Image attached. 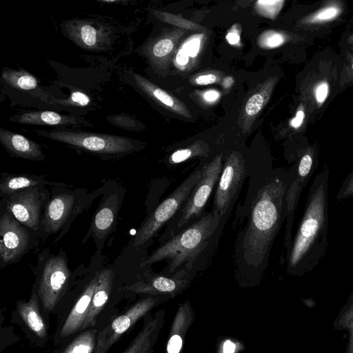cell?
Here are the masks:
<instances>
[{
    "mask_svg": "<svg viewBox=\"0 0 353 353\" xmlns=\"http://www.w3.org/2000/svg\"><path fill=\"white\" fill-rule=\"evenodd\" d=\"M0 142L13 157L30 161L45 160L40 145L23 135L1 128Z\"/></svg>",
    "mask_w": 353,
    "mask_h": 353,
    "instance_id": "cell-19",
    "label": "cell"
},
{
    "mask_svg": "<svg viewBox=\"0 0 353 353\" xmlns=\"http://www.w3.org/2000/svg\"><path fill=\"white\" fill-rule=\"evenodd\" d=\"M57 103L63 105L84 107L89 105L90 98L83 92L74 91L66 100Z\"/></svg>",
    "mask_w": 353,
    "mask_h": 353,
    "instance_id": "cell-32",
    "label": "cell"
},
{
    "mask_svg": "<svg viewBox=\"0 0 353 353\" xmlns=\"http://www.w3.org/2000/svg\"><path fill=\"white\" fill-rule=\"evenodd\" d=\"M261 41L263 46L273 48L282 45L285 42V38L283 34L279 32H268Z\"/></svg>",
    "mask_w": 353,
    "mask_h": 353,
    "instance_id": "cell-33",
    "label": "cell"
},
{
    "mask_svg": "<svg viewBox=\"0 0 353 353\" xmlns=\"http://www.w3.org/2000/svg\"><path fill=\"white\" fill-rule=\"evenodd\" d=\"M220 218L214 211L202 216L155 250L142 263L141 267L168 259L170 270H173L197 256L216 231Z\"/></svg>",
    "mask_w": 353,
    "mask_h": 353,
    "instance_id": "cell-4",
    "label": "cell"
},
{
    "mask_svg": "<svg viewBox=\"0 0 353 353\" xmlns=\"http://www.w3.org/2000/svg\"><path fill=\"white\" fill-rule=\"evenodd\" d=\"M245 174L240 157L231 154L221 171L214 196L213 211L221 217L239 190Z\"/></svg>",
    "mask_w": 353,
    "mask_h": 353,
    "instance_id": "cell-15",
    "label": "cell"
},
{
    "mask_svg": "<svg viewBox=\"0 0 353 353\" xmlns=\"http://www.w3.org/2000/svg\"><path fill=\"white\" fill-rule=\"evenodd\" d=\"M52 141L104 157H121L136 151L137 143L128 137L79 130H36Z\"/></svg>",
    "mask_w": 353,
    "mask_h": 353,
    "instance_id": "cell-6",
    "label": "cell"
},
{
    "mask_svg": "<svg viewBox=\"0 0 353 353\" xmlns=\"http://www.w3.org/2000/svg\"><path fill=\"white\" fill-rule=\"evenodd\" d=\"M284 1H259L256 6L261 14L274 19L281 9Z\"/></svg>",
    "mask_w": 353,
    "mask_h": 353,
    "instance_id": "cell-28",
    "label": "cell"
},
{
    "mask_svg": "<svg viewBox=\"0 0 353 353\" xmlns=\"http://www.w3.org/2000/svg\"><path fill=\"white\" fill-rule=\"evenodd\" d=\"M200 39L194 38L188 42H186L183 46L182 49L191 57H195L199 50L200 47Z\"/></svg>",
    "mask_w": 353,
    "mask_h": 353,
    "instance_id": "cell-36",
    "label": "cell"
},
{
    "mask_svg": "<svg viewBox=\"0 0 353 353\" xmlns=\"http://www.w3.org/2000/svg\"><path fill=\"white\" fill-rule=\"evenodd\" d=\"M71 281L72 272L64 252L44 257L33 288L39 296L41 312L48 324L50 314L62 310Z\"/></svg>",
    "mask_w": 353,
    "mask_h": 353,
    "instance_id": "cell-5",
    "label": "cell"
},
{
    "mask_svg": "<svg viewBox=\"0 0 353 353\" xmlns=\"http://www.w3.org/2000/svg\"><path fill=\"white\" fill-rule=\"evenodd\" d=\"M203 97L206 101H213L219 98V93L215 90H208L204 94Z\"/></svg>",
    "mask_w": 353,
    "mask_h": 353,
    "instance_id": "cell-42",
    "label": "cell"
},
{
    "mask_svg": "<svg viewBox=\"0 0 353 353\" xmlns=\"http://www.w3.org/2000/svg\"><path fill=\"white\" fill-rule=\"evenodd\" d=\"M66 36L76 45L86 50L99 51L110 43V30L93 21L73 19L64 25Z\"/></svg>",
    "mask_w": 353,
    "mask_h": 353,
    "instance_id": "cell-16",
    "label": "cell"
},
{
    "mask_svg": "<svg viewBox=\"0 0 353 353\" xmlns=\"http://www.w3.org/2000/svg\"><path fill=\"white\" fill-rule=\"evenodd\" d=\"M152 298L137 301L98 332L95 353H108L114 344L154 305Z\"/></svg>",
    "mask_w": 353,
    "mask_h": 353,
    "instance_id": "cell-14",
    "label": "cell"
},
{
    "mask_svg": "<svg viewBox=\"0 0 353 353\" xmlns=\"http://www.w3.org/2000/svg\"><path fill=\"white\" fill-rule=\"evenodd\" d=\"M305 117V113L302 110H299L294 119H292L290 125L294 128H298L302 124Z\"/></svg>",
    "mask_w": 353,
    "mask_h": 353,
    "instance_id": "cell-39",
    "label": "cell"
},
{
    "mask_svg": "<svg viewBox=\"0 0 353 353\" xmlns=\"http://www.w3.org/2000/svg\"><path fill=\"white\" fill-rule=\"evenodd\" d=\"M98 327L79 332L63 345L57 347L54 353H95Z\"/></svg>",
    "mask_w": 353,
    "mask_h": 353,
    "instance_id": "cell-23",
    "label": "cell"
},
{
    "mask_svg": "<svg viewBox=\"0 0 353 353\" xmlns=\"http://www.w3.org/2000/svg\"><path fill=\"white\" fill-rule=\"evenodd\" d=\"M176 281L165 276H156L148 283L137 282L128 285L125 289L133 292H147L155 290L159 292H171L176 288Z\"/></svg>",
    "mask_w": 353,
    "mask_h": 353,
    "instance_id": "cell-25",
    "label": "cell"
},
{
    "mask_svg": "<svg viewBox=\"0 0 353 353\" xmlns=\"http://www.w3.org/2000/svg\"><path fill=\"white\" fill-rule=\"evenodd\" d=\"M329 86L327 82L322 81L315 89V97L319 104H322L328 95Z\"/></svg>",
    "mask_w": 353,
    "mask_h": 353,
    "instance_id": "cell-35",
    "label": "cell"
},
{
    "mask_svg": "<svg viewBox=\"0 0 353 353\" xmlns=\"http://www.w3.org/2000/svg\"><path fill=\"white\" fill-rule=\"evenodd\" d=\"M104 187L88 193L84 189L70 190L66 185L54 186L43 208L38 234L43 238L59 232L54 242L68 231L75 218L91 205L103 193Z\"/></svg>",
    "mask_w": 353,
    "mask_h": 353,
    "instance_id": "cell-3",
    "label": "cell"
},
{
    "mask_svg": "<svg viewBox=\"0 0 353 353\" xmlns=\"http://www.w3.org/2000/svg\"><path fill=\"white\" fill-rule=\"evenodd\" d=\"M349 41L352 43H353V35H352L350 39H349Z\"/></svg>",
    "mask_w": 353,
    "mask_h": 353,
    "instance_id": "cell-44",
    "label": "cell"
},
{
    "mask_svg": "<svg viewBox=\"0 0 353 353\" xmlns=\"http://www.w3.org/2000/svg\"><path fill=\"white\" fill-rule=\"evenodd\" d=\"M10 121L21 124L39 125H65L70 124H89L81 117L60 114L52 111H32L14 115Z\"/></svg>",
    "mask_w": 353,
    "mask_h": 353,
    "instance_id": "cell-21",
    "label": "cell"
},
{
    "mask_svg": "<svg viewBox=\"0 0 353 353\" xmlns=\"http://www.w3.org/2000/svg\"><path fill=\"white\" fill-rule=\"evenodd\" d=\"M47 185L56 186L62 185L63 183L48 181L43 175L1 173L0 195L7 197L27 188Z\"/></svg>",
    "mask_w": 353,
    "mask_h": 353,
    "instance_id": "cell-20",
    "label": "cell"
},
{
    "mask_svg": "<svg viewBox=\"0 0 353 353\" xmlns=\"http://www.w3.org/2000/svg\"><path fill=\"white\" fill-rule=\"evenodd\" d=\"M351 197H353V170L342 181L336 199L343 201Z\"/></svg>",
    "mask_w": 353,
    "mask_h": 353,
    "instance_id": "cell-31",
    "label": "cell"
},
{
    "mask_svg": "<svg viewBox=\"0 0 353 353\" xmlns=\"http://www.w3.org/2000/svg\"><path fill=\"white\" fill-rule=\"evenodd\" d=\"M265 103V97L261 93H256L252 95L247 101L245 112L249 117H252L259 113Z\"/></svg>",
    "mask_w": 353,
    "mask_h": 353,
    "instance_id": "cell-29",
    "label": "cell"
},
{
    "mask_svg": "<svg viewBox=\"0 0 353 353\" xmlns=\"http://www.w3.org/2000/svg\"><path fill=\"white\" fill-rule=\"evenodd\" d=\"M203 168L192 172L142 223L134 238V246L140 248L147 243L181 206L185 204L202 175Z\"/></svg>",
    "mask_w": 353,
    "mask_h": 353,
    "instance_id": "cell-7",
    "label": "cell"
},
{
    "mask_svg": "<svg viewBox=\"0 0 353 353\" xmlns=\"http://www.w3.org/2000/svg\"><path fill=\"white\" fill-rule=\"evenodd\" d=\"M132 76L135 83L150 98L183 117H191L186 107L169 93L137 73L132 72Z\"/></svg>",
    "mask_w": 353,
    "mask_h": 353,
    "instance_id": "cell-22",
    "label": "cell"
},
{
    "mask_svg": "<svg viewBox=\"0 0 353 353\" xmlns=\"http://www.w3.org/2000/svg\"><path fill=\"white\" fill-rule=\"evenodd\" d=\"M193 150L190 148H185L176 150L170 157L169 162L171 163H179L186 161L194 156Z\"/></svg>",
    "mask_w": 353,
    "mask_h": 353,
    "instance_id": "cell-34",
    "label": "cell"
},
{
    "mask_svg": "<svg viewBox=\"0 0 353 353\" xmlns=\"http://www.w3.org/2000/svg\"><path fill=\"white\" fill-rule=\"evenodd\" d=\"M289 172L275 171L258 191L242 241L248 265L259 266L268 260L274 239L287 216Z\"/></svg>",
    "mask_w": 353,
    "mask_h": 353,
    "instance_id": "cell-2",
    "label": "cell"
},
{
    "mask_svg": "<svg viewBox=\"0 0 353 353\" xmlns=\"http://www.w3.org/2000/svg\"><path fill=\"white\" fill-rule=\"evenodd\" d=\"M145 325L122 353H148L152 328Z\"/></svg>",
    "mask_w": 353,
    "mask_h": 353,
    "instance_id": "cell-27",
    "label": "cell"
},
{
    "mask_svg": "<svg viewBox=\"0 0 353 353\" xmlns=\"http://www.w3.org/2000/svg\"><path fill=\"white\" fill-rule=\"evenodd\" d=\"M318 165L316 153L314 149L308 148L303 152L289 171V181L286 194L287 216L285 246L287 251L292 248V228L296 209L301 192L307 185Z\"/></svg>",
    "mask_w": 353,
    "mask_h": 353,
    "instance_id": "cell-10",
    "label": "cell"
},
{
    "mask_svg": "<svg viewBox=\"0 0 353 353\" xmlns=\"http://www.w3.org/2000/svg\"><path fill=\"white\" fill-rule=\"evenodd\" d=\"M226 39L231 45H235L239 43L240 37L239 34L235 31H231L228 33Z\"/></svg>",
    "mask_w": 353,
    "mask_h": 353,
    "instance_id": "cell-41",
    "label": "cell"
},
{
    "mask_svg": "<svg viewBox=\"0 0 353 353\" xmlns=\"http://www.w3.org/2000/svg\"><path fill=\"white\" fill-rule=\"evenodd\" d=\"M235 350L234 344L230 341H226L223 346V353H234Z\"/></svg>",
    "mask_w": 353,
    "mask_h": 353,
    "instance_id": "cell-43",
    "label": "cell"
},
{
    "mask_svg": "<svg viewBox=\"0 0 353 353\" xmlns=\"http://www.w3.org/2000/svg\"><path fill=\"white\" fill-rule=\"evenodd\" d=\"M1 79L10 86L20 90H30L37 86V79L24 70L3 69Z\"/></svg>",
    "mask_w": 353,
    "mask_h": 353,
    "instance_id": "cell-24",
    "label": "cell"
},
{
    "mask_svg": "<svg viewBox=\"0 0 353 353\" xmlns=\"http://www.w3.org/2000/svg\"><path fill=\"white\" fill-rule=\"evenodd\" d=\"M103 187V196L82 240L83 244L92 238L98 252L101 251L108 236L116 230L118 214L125 192V189L114 181H110Z\"/></svg>",
    "mask_w": 353,
    "mask_h": 353,
    "instance_id": "cell-9",
    "label": "cell"
},
{
    "mask_svg": "<svg viewBox=\"0 0 353 353\" xmlns=\"http://www.w3.org/2000/svg\"><path fill=\"white\" fill-rule=\"evenodd\" d=\"M16 311L30 340L43 346L49 339L48 324L42 314L39 298L34 288L28 301H17Z\"/></svg>",
    "mask_w": 353,
    "mask_h": 353,
    "instance_id": "cell-17",
    "label": "cell"
},
{
    "mask_svg": "<svg viewBox=\"0 0 353 353\" xmlns=\"http://www.w3.org/2000/svg\"><path fill=\"white\" fill-rule=\"evenodd\" d=\"M174 47L173 41L169 38L157 41L151 49V53L155 58H162L168 55Z\"/></svg>",
    "mask_w": 353,
    "mask_h": 353,
    "instance_id": "cell-30",
    "label": "cell"
},
{
    "mask_svg": "<svg viewBox=\"0 0 353 353\" xmlns=\"http://www.w3.org/2000/svg\"><path fill=\"white\" fill-rule=\"evenodd\" d=\"M182 340L179 335L172 336L168 343L167 350L168 353H179L181 349Z\"/></svg>",
    "mask_w": 353,
    "mask_h": 353,
    "instance_id": "cell-37",
    "label": "cell"
},
{
    "mask_svg": "<svg viewBox=\"0 0 353 353\" xmlns=\"http://www.w3.org/2000/svg\"><path fill=\"white\" fill-rule=\"evenodd\" d=\"M100 270H96L88 275L79 288L78 293L72 303L64 305L61 316L53 337L55 347H58L81 331L88 314L92 298L97 285Z\"/></svg>",
    "mask_w": 353,
    "mask_h": 353,
    "instance_id": "cell-8",
    "label": "cell"
},
{
    "mask_svg": "<svg viewBox=\"0 0 353 353\" xmlns=\"http://www.w3.org/2000/svg\"><path fill=\"white\" fill-rule=\"evenodd\" d=\"M189 60V55L181 48L176 56V62L181 65L187 64Z\"/></svg>",
    "mask_w": 353,
    "mask_h": 353,
    "instance_id": "cell-40",
    "label": "cell"
},
{
    "mask_svg": "<svg viewBox=\"0 0 353 353\" xmlns=\"http://www.w3.org/2000/svg\"><path fill=\"white\" fill-rule=\"evenodd\" d=\"M222 171L221 156L203 168L202 175L192 192L178 212L175 230L185 225L193 217L199 216Z\"/></svg>",
    "mask_w": 353,
    "mask_h": 353,
    "instance_id": "cell-13",
    "label": "cell"
},
{
    "mask_svg": "<svg viewBox=\"0 0 353 353\" xmlns=\"http://www.w3.org/2000/svg\"><path fill=\"white\" fill-rule=\"evenodd\" d=\"M114 273L110 268L100 270L89 310L80 332L97 327L99 316L110 301Z\"/></svg>",
    "mask_w": 353,
    "mask_h": 353,
    "instance_id": "cell-18",
    "label": "cell"
},
{
    "mask_svg": "<svg viewBox=\"0 0 353 353\" xmlns=\"http://www.w3.org/2000/svg\"><path fill=\"white\" fill-rule=\"evenodd\" d=\"M330 174L329 168L324 165L309 188L304 213L287 256L290 274L310 272L327 254Z\"/></svg>",
    "mask_w": 353,
    "mask_h": 353,
    "instance_id": "cell-1",
    "label": "cell"
},
{
    "mask_svg": "<svg viewBox=\"0 0 353 353\" xmlns=\"http://www.w3.org/2000/svg\"><path fill=\"white\" fill-rule=\"evenodd\" d=\"M352 69L353 70V63H352Z\"/></svg>",
    "mask_w": 353,
    "mask_h": 353,
    "instance_id": "cell-45",
    "label": "cell"
},
{
    "mask_svg": "<svg viewBox=\"0 0 353 353\" xmlns=\"http://www.w3.org/2000/svg\"><path fill=\"white\" fill-rule=\"evenodd\" d=\"M32 230L18 221L9 211L0 219L1 267L17 263L32 245Z\"/></svg>",
    "mask_w": 353,
    "mask_h": 353,
    "instance_id": "cell-12",
    "label": "cell"
},
{
    "mask_svg": "<svg viewBox=\"0 0 353 353\" xmlns=\"http://www.w3.org/2000/svg\"><path fill=\"white\" fill-rule=\"evenodd\" d=\"M49 196L46 185L27 188L6 197V210L22 225L39 234L42 209Z\"/></svg>",
    "mask_w": 353,
    "mask_h": 353,
    "instance_id": "cell-11",
    "label": "cell"
},
{
    "mask_svg": "<svg viewBox=\"0 0 353 353\" xmlns=\"http://www.w3.org/2000/svg\"><path fill=\"white\" fill-rule=\"evenodd\" d=\"M341 12V8L339 6L336 4L328 5L306 17L304 20V23L307 24H317L328 22L338 17Z\"/></svg>",
    "mask_w": 353,
    "mask_h": 353,
    "instance_id": "cell-26",
    "label": "cell"
},
{
    "mask_svg": "<svg viewBox=\"0 0 353 353\" xmlns=\"http://www.w3.org/2000/svg\"><path fill=\"white\" fill-rule=\"evenodd\" d=\"M216 81V77L213 74H202L197 77L194 81L198 85H208L214 83Z\"/></svg>",
    "mask_w": 353,
    "mask_h": 353,
    "instance_id": "cell-38",
    "label": "cell"
}]
</instances>
